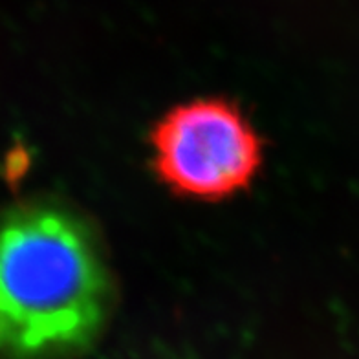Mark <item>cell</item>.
Masks as SVG:
<instances>
[{"label": "cell", "mask_w": 359, "mask_h": 359, "mask_svg": "<svg viewBox=\"0 0 359 359\" xmlns=\"http://www.w3.org/2000/svg\"><path fill=\"white\" fill-rule=\"evenodd\" d=\"M109 279L85 226L46 205L0 213V354H74L97 337Z\"/></svg>", "instance_id": "cell-1"}, {"label": "cell", "mask_w": 359, "mask_h": 359, "mask_svg": "<svg viewBox=\"0 0 359 359\" xmlns=\"http://www.w3.org/2000/svg\"><path fill=\"white\" fill-rule=\"evenodd\" d=\"M154 169L175 193L200 200L246 189L262 163V142L226 100H196L170 110L151 136Z\"/></svg>", "instance_id": "cell-2"}]
</instances>
